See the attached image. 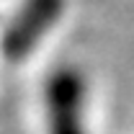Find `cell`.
Here are the masks:
<instances>
[{"mask_svg": "<svg viewBox=\"0 0 134 134\" xmlns=\"http://www.w3.org/2000/svg\"><path fill=\"white\" fill-rule=\"evenodd\" d=\"M47 103V129L49 134H85V77L77 67L62 65L47 77L44 88Z\"/></svg>", "mask_w": 134, "mask_h": 134, "instance_id": "obj_1", "label": "cell"}, {"mask_svg": "<svg viewBox=\"0 0 134 134\" xmlns=\"http://www.w3.org/2000/svg\"><path fill=\"white\" fill-rule=\"evenodd\" d=\"M65 0H23L0 39V52L8 62H23L31 54L44 34L52 31L62 16Z\"/></svg>", "mask_w": 134, "mask_h": 134, "instance_id": "obj_2", "label": "cell"}]
</instances>
